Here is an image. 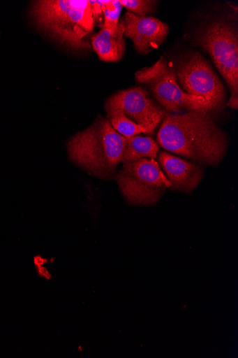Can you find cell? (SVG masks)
<instances>
[{
    "mask_svg": "<svg viewBox=\"0 0 238 358\" xmlns=\"http://www.w3.org/2000/svg\"><path fill=\"white\" fill-rule=\"evenodd\" d=\"M157 141L168 151L209 166L218 164L228 147L221 129L204 110L166 114Z\"/></svg>",
    "mask_w": 238,
    "mask_h": 358,
    "instance_id": "obj_1",
    "label": "cell"
},
{
    "mask_svg": "<svg viewBox=\"0 0 238 358\" xmlns=\"http://www.w3.org/2000/svg\"><path fill=\"white\" fill-rule=\"evenodd\" d=\"M135 80L140 83L146 84L169 113H182L198 110L208 112L212 110L202 97L184 92L178 83L174 69L163 57L152 66L137 71Z\"/></svg>",
    "mask_w": 238,
    "mask_h": 358,
    "instance_id": "obj_5",
    "label": "cell"
},
{
    "mask_svg": "<svg viewBox=\"0 0 238 358\" xmlns=\"http://www.w3.org/2000/svg\"><path fill=\"white\" fill-rule=\"evenodd\" d=\"M38 272L40 276L45 278L47 280L51 278V275L49 273L48 270L45 268L43 266H37Z\"/></svg>",
    "mask_w": 238,
    "mask_h": 358,
    "instance_id": "obj_17",
    "label": "cell"
},
{
    "mask_svg": "<svg viewBox=\"0 0 238 358\" xmlns=\"http://www.w3.org/2000/svg\"><path fill=\"white\" fill-rule=\"evenodd\" d=\"M177 77L184 92L202 97L212 110H218L224 105V86L209 63L200 53L193 52L181 60Z\"/></svg>",
    "mask_w": 238,
    "mask_h": 358,
    "instance_id": "obj_7",
    "label": "cell"
},
{
    "mask_svg": "<svg viewBox=\"0 0 238 358\" xmlns=\"http://www.w3.org/2000/svg\"><path fill=\"white\" fill-rule=\"evenodd\" d=\"M124 31L121 21L116 28L101 27L98 34L91 38L92 48L101 61L116 62L122 59L126 51Z\"/></svg>",
    "mask_w": 238,
    "mask_h": 358,
    "instance_id": "obj_11",
    "label": "cell"
},
{
    "mask_svg": "<svg viewBox=\"0 0 238 358\" xmlns=\"http://www.w3.org/2000/svg\"><path fill=\"white\" fill-rule=\"evenodd\" d=\"M116 180L126 200L135 204L156 203L172 187L154 159L123 162Z\"/></svg>",
    "mask_w": 238,
    "mask_h": 358,
    "instance_id": "obj_6",
    "label": "cell"
},
{
    "mask_svg": "<svg viewBox=\"0 0 238 358\" xmlns=\"http://www.w3.org/2000/svg\"><path fill=\"white\" fill-rule=\"evenodd\" d=\"M29 15L39 29L67 46L90 48L87 38L95 22L89 0H39L31 3Z\"/></svg>",
    "mask_w": 238,
    "mask_h": 358,
    "instance_id": "obj_2",
    "label": "cell"
},
{
    "mask_svg": "<svg viewBox=\"0 0 238 358\" xmlns=\"http://www.w3.org/2000/svg\"><path fill=\"white\" fill-rule=\"evenodd\" d=\"M106 110L107 119L113 128L121 136L128 139L141 134H149V130L144 126L135 124L128 119L118 107L107 102Z\"/></svg>",
    "mask_w": 238,
    "mask_h": 358,
    "instance_id": "obj_13",
    "label": "cell"
},
{
    "mask_svg": "<svg viewBox=\"0 0 238 358\" xmlns=\"http://www.w3.org/2000/svg\"><path fill=\"white\" fill-rule=\"evenodd\" d=\"M122 8L120 1H117V0L103 1L102 11H103L104 22L101 27L116 28L119 23Z\"/></svg>",
    "mask_w": 238,
    "mask_h": 358,
    "instance_id": "obj_14",
    "label": "cell"
},
{
    "mask_svg": "<svg viewBox=\"0 0 238 358\" xmlns=\"http://www.w3.org/2000/svg\"><path fill=\"white\" fill-rule=\"evenodd\" d=\"M120 3L131 13L144 17L154 10L157 2L151 0H120Z\"/></svg>",
    "mask_w": 238,
    "mask_h": 358,
    "instance_id": "obj_15",
    "label": "cell"
},
{
    "mask_svg": "<svg viewBox=\"0 0 238 358\" xmlns=\"http://www.w3.org/2000/svg\"><path fill=\"white\" fill-rule=\"evenodd\" d=\"M126 138L99 116L67 143L70 159L80 167L104 179L112 178L122 160Z\"/></svg>",
    "mask_w": 238,
    "mask_h": 358,
    "instance_id": "obj_3",
    "label": "cell"
},
{
    "mask_svg": "<svg viewBox=\"0 0 238 358\" xmlns=\"http://www.w3.org/2000/svg\"><path fill=\"white\" fill-rule=\"evenodd\" d=\"M159 148L158 144L149 137L139 136L126 139L122 162H133L142 159H154Z\"/></svg>",
    "mask_w": 238,
    "mask_h": 358,
    "instance_id": "obj_12",
    "label": "cell"
},
{
    "mask_svg": "<svg viewBox=\"0 0 238 358\" xmlns=\"http://www.w3.org/2000/svg\"><path fill=\"white\" fill-rule=\"evenodd\" d=\"M107 102L119 108L135 124L145 127L150 135L154 134L166 115L141 87L120 91L110 97Z\"/></svg>",
    "mask_w": 238,
    "mask_h": 358,
    "instance_id": "obj_8",
    "label": "cell"
},
{
    "mask_svg": "<svg viewBox=\"0 0 238 358\" xmlns=\"http://www.w3.org/2000/svg\"><path fill=\"white\" fill-rule=\"evenodd\" d=\"M124 36L130 38L135 50L147 55L152 49H158L166 39L169 28L158 19L152 17H141L131 13L124 18Z\"/></svg>",
    "mask_w": 238,
    "mask_h": 358,
    "instance_id": "obj_9",
    "label": "cell"
},
{
    "mask_svg": "<svg viewBox=\"0 0 238 358\" xmlns=\"http://www.w3.org/2000/svg\"><path fill=\"white\" fill-rule=\"evenodd\" d=\"M197 43L207 50L229 86L231 96L228 106H238V36L237 29L223 22L210 24L200 31Z\"/></svg>",
    "mask_w": 238,
    "mask_h": 358,
    "instance_id": "obj_4",
    "label": "cell"
},
{
    "mask_svg": "<svg viewBox=\"0 0 238 358\" xmlns=\"http://www.w3.org/2000/svg\"><path fill=\"white\" fill-rule=\"evenodd\" d=\"M158 161L167 179L177 189L191 192L202 178L203 173L199 167L168 152H161Z\"/></svg>",
    "mask_w": 238,
    "mask_h": 358,
    "instance_id": "obj_10",
    "label": "cell"
},
{
    "mask_svg": "<svg viewBox=\"0 0 238 358\" xmlns=\"http://www.w3.org/2000/svg\"><path fill=\"white\" fill-rule=\"evenodd\" d=\"M89 2L94 22L99 23L101 27L104 22L103 11H102L103 1H91V0Z\"/></svg>",
    "mask_w": 238,
    "mask_h": 358,
    "instance_id": "obj_16",
    "label": "cell"
}]
</instances>
